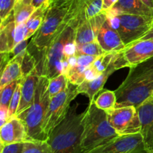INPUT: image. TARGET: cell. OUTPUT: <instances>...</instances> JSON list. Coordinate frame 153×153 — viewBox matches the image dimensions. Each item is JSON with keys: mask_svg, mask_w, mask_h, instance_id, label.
Returning a JSON list of instances; mask_svg holds the SVG:
<instances>
[{"mask_svg": "<svg viewBox=\"0 0 153 153\" xmlns=\"http://www.w3.org/2000/svg\"><path fill=\"white\" fill-rule=\"evenodd\" d=\"M82 148L84 153L105 144L120 136L111 126L105 111L99 108L94 102H89L82 118Z\"/></svg>", "mask_w": 153, "mask_h": 153, "instance_id": "cell-5", "label": "cell"}, {"mask_svg": "<svg viewBox=\"0 0 153 153\" xmlns=\"http://www.w3.org/2000/svg\"><path fill=\"white\" fill-rule=\"evenodd\" d=\"M115 91V108L137 107L153 92V57L129 67L126 79Z\"/></svg>", "mask_w": 153, "mask_h": 153, "instance_id": "cell-2", "label": "cell"}, {"mask_svg": "<svg viewBox=\"0 0 153 153\" xmlns=\"http://www.w3.org/2000/svg\"><path fill=\"white\" fill-rule=\"evenodd\" d=\"M37 61L35 58L31 53H30L26 49L22 61V78H25L30 73H32L34 70H36Z\"/></svg>", "mask_w": 153, "mask_h": 153, "instance_id": "cell-29", "label": "cell"}, {"mask_svg": "<svg viewBox=\"0 0 153 153\" xmlns=\"http://www.w3.org/2000/svg\"><path fill=\"white\" fill-rule=\"evenodd\" d=\"M73 0H61L49 4L39 29L32 36L27 49L37 60L64 25Z\"/></svg>", "mask_w": 153, "mask_h": 153, "instance_id": "cell-3", "label": "cell"}, {"mask_svg": "<svg viewBox=\"0 0 153 153\" xmlns=\"http://www.w3.org/2000/svg\"><path fill=\"white\" fill-rule=\"evenodd\" d=\"M76 14L73 0L66 22L37 59L36 71L40 76H46L50 79L63 73L64 49L67 43L75 41L76 28L80 23Z\"/></svg>", "mask_w": 153, "mask_h": 153, "instance_id": "cell-1", "label": "cell"}, {"mask_svg": "<svg viewBox=\"0 0 153 153\" xmlns=\"http://www.w3.org/2000/svg\"><path fill=\"white\" fill-rule=\"evenodd\" d=\"M22 153H52V152L47 141L29 140L24 142Z\"/></svg>", "mask_w": 153, "mask_h": 153, "instance_id": "cell-25", "label": "cell"}, {"mask_svg": "<svg viewBox=\"0 0 153 153\" xmlns=\"http://www.w3.org/2000/svg\"><path fill=\"white\" fill-rule=\"evenodd\" d=\"M36 10L32 0H18L13 10L16 25L26 22Z\"/></svg>", "mask_w": 153, "mask_h": 153, "instance_id": "cell-21", "label": "cell"}, {"mask_svg": "<svg viewBox=\"0 0 153 153\" xmlns=\"http://www.w3.org/2000/svg\"><path fill=\"white\" fill-rule=\"evenodd\" d=\"M28 39V28L25 22L16 25L14 33V46Z\"/></svg>", "mask_w": 153, "mask_h": 153, "instance_id": "cell-31", "label": "cell"}, {"mask_svg": "<svg viewBox=\"0 0 153 153\" xmlns=\"http://www.w3.org/2000/svg\"><path fill=\"white\" fill-rule=\"evenodd\" d=\"M107 17V13L102 10L95 16L82 21L76 28L75 39L76 45L90 43L97 40L99 31Z\"/></svg>", "mask_w": 153, "mask_h": 153, "instance_id": "cell-13", "label": "cell"}, {"mask_svg": "<svg viewBox=\"0 0 153 153\" xmlns=\"http://www.w3.org/2000/svg\"><path fill=\"white\" fill-rule=\"evenodd\" d=\"M106 113L111 126L119 135L137 134L141 131L140 118L134 106L114 108L106 111Z\"/></svg>", "mask_w": 153, "mask_h": 153, "instance_id": "cell-9", "label": "cell"}, {"mask_svg": "<svg viewBox=\"0 0 153 153\" xmlns=\"http://www.w3.org/2000/svg\"><path fill=\"white\" fill-rule=\"evenodd\" d=\"M105 52L100 46V43L97 40L90 43H83V44L76 45V55H93V56H100L105 54Z\"/></svg>", "mask_w": 153, "mask_h": 153, "instance_id": "cell-24", "label": "cell"}, {"mask_svg": "<svg viewBox=\"0 0 153 153\" xmlns=\"http://www.w3.org/2000/svg\"><path fill=\"white\" fill-rule=\"evenodd\" d=\"M126 67L122 51L117 52L106 70L97 79L92 81H84L81 85H78V91L79 94H85L89 99V102H93L95 100L97 94L102 91L109 76L117 70Z\"/></svg>", "mask_w": 153, "mask_h": 153, "instance_id": "cell-10", "label": "cell"}, {"mask_svg": "<svg viewBox=\"0 0 153 153\" xmlns=\"http://www.w3.org/2000/svg\"><path fill=\"white\" fill-rule=\"evenodd\" d=\"M141 133L120 135L107 143L87 153H143L144 152Z\"/></svg>", "mask_w": 153, "mask_h": 153, "instance_id": "cell-11", "label": "cell"}, {"mask_svg": "<svg viewBox=\"0 0 153 153\" xmlns=\"http://www.w3.org/2000/svg\"><path fill=\"white\" fill-rule=\"evenodd\" d=\"M32 4L36 9L42 6L48 7L49 5V0H32Z\"/></svg>", "mask_w": 153, "mask_h": 153, "instance_id": "cell-35", "label": "cell"}, {"mask_svg": "<svg viewBox=\"0 0 153 153\" xmlns=\"http://www.w3.org/2000/svg\"><path fill=\"white\" fill-rule=\"evenodd\" d=\"M100 92L101 93L100 95L94 100L96 105L99 108L102 109L105 111L114 108L117 102V96L115 91L105 90Z\"/></svg>", "mask_w": 153, "mask_h": 153, "instance_id": "cell-22", "label": "cell"}, {"mask_svg": "<svg viewBox=\"0 0 153 153\" xmlns=\"http://www.w3.org/2000/svg\"><path fill=\"white\" fill-rule=\"evenodd\" d=\"M136 108L141 124L140 133L145 152L153 153V97L146 99Z\"/></svg>", "mask_w": 153, "mask_h": 153, "instance_id": "cell-12", "label": "cell"}, {"mask_svg": "<svg viewBox=\"0 0 153 153\" xmlns=\"http://www.w3.org/2000/svg\"><path fill=\"white\" fill-rule=\"evenodd\" d=\"M19 80L13 81L10 83L4 85L3 88H0V108H5L9 109L10 100L13 95Z\"/></svg>", "mask_w": 153, "mask_h": 153, "instance_id": "cell-27", "label": "cell"}, {"mask_svg": "<svg viewBox=\"0 0 153 153\" xmlns=\"http://www.w3.org/2000/svg\"><path fill=\"white\" fill-rule=\"evenodd\" d=\"M49 82V79L47 77L40 76L32 104L26 110L16 115L25 124L28 140H48L43 131V124L51 99L48 89Z\"/></svg>", "mask_w": 153, "mask_h": 153, "instance_id": "cell-6", "label": "cell"}, {"mask_svg": "<svg viewBox=\"0 0 153 153\" xmlns=\"http://www.w3.org/2000/svg\"><path fill=\"white\" fill-rule=\"evenodd\" d=\"M68 83V78L64 73H61V74L49 79L48 89H49L50 98H52L57 94L61 93V91H64L67 88Z\"/></svg>", "mask_w": 153, "mask_h": 153, "instance_id": "cell-26", "label": "cell"}, {"mask_svg": "<svg viewBox=\"0 0 153 153\" xmlns=\"http://www.w3.org/2000/svg\"><path fill=\"white\" fill-rule=\"evenodd\" d=\"M18 0H0V19L4 22L12 13Z\"/></svg>", "mask_w": 153, "mask_h": 153, "instance_id": "cell-30", "label": "cell"}, {"mask_svg": "<svg viewBox=\"0 0 153 153\" xmlns=\"http://www.w3.org/2000/svg\"><path fill=\"white\" fill-rule=\"evenodd\" d=\"M78 104L71 106L64 120L52 131L47 142L52 153H84L82 148L84 114H78Z\"/></svg>", "mask_w": 153, "mask_h": 153, "instance_id": "cell-4", "label": "cell"}, {"mask_svg": "<svg viewBox=\"0 0 153 153\" xmlns=\"http://www.w3.org/2000/svg\"><path fill=\"white\" fill-rule=\"evenodd\" d=\"M25 52H22L16 56L13 57L7 63L5 68L1 73L0 88H3L4 85L13 82V81L22 79V61Z\"/></svg>", "mask_w": 153, "mask_h": 153, "instance_id": "cell-19", "label": "cell"}, {"mask_svg": "<svg viewBox=\"0 0 153 153\" xmlns=\"http://www.w3.org/2000/svg\"><path fill=\"white\" fill-rule=\"evenodd\" d=\"M26 140H28V134L25 124L16 116L10 118L1 126V146L16 143H24Z\"/></svg>", "mask_w": 153, "mask_h": 153, "instance_id": "cell-15", "label": "cell"}, {"mask_svg": "<svg viewBox=\"0 0 153 153\" xmlns=\"http://www.w3.org/2000/svg\"><path fill=\"white\" fill-rule=\"evenodd\" d=\"M140 1H143L146 5H147L148 7H151L153 9V0H140Z\"/></svg>", "mask_w": 153, "mask_h": 153, "instance_id": "cell-37", "label": "cell"}, {"mask_svg": "<svg viewBox=\"0 0 153 153\" xmlns=\"http://www.w3.org/2000/svg\"><path fill=\"white\" fill-rule=\"evenodd\" d=\"M148 39H153V24L152 28L149 29V31L148 32H146L140 40H148Z\"/></svg>", "mask_w": 153, "mask_h": 153, "instance_id": "cell-36", "label": "cell"}, {"mask_svg": "<svg viewBox=\"0 0 153 153\" xmlns=\"http://www.w3.org/2000/svg\"><path fill=\"white\" fill-rule=\"evenodd\" d=\"M127 67H131L153 57V39L137 40L122 50Z\"/></svg>", "mask_w": 153, "mask_h": 153, "instance_id": "cell-14", "label": "cell"}, {"mask_svg": "<svg viewBox=\"0 0 153 153\" xmlns=\"http://www.w3.org/2000/svg\"><path fill=\"white\" fill-rule=\"evenodd\" d=\"M23 79V78H22ZM20 79L18 82V85L16 86V90H15L13 95L12 97L11 100H10V105H9L8 114H9V120L13 117L16 116V112H17L18 108H19V104H20L21 100V94H22V80Z\"/></svg>", "mask_w": 153, "mask_h": 153, "instance_id": "cell-28", "label": "cell"}, {"mask_svg": "<svg viewBox=\"0 0 153 153\" xmlns=\"http://www.w3.org/2000/svg\"><path fill=\"white\" fill-rule=\"evenodd\" d=\"M61 1V0H49V4L52 2H55V1Z\"/></svg>", "mask_w": 153, "mask_h": 153, "instance_id": "cell-38", "label": "cell"}, {"mask_svg": "<svg viewBox=\"0 0 153 153\" xmlns=\"http://www.w3.org/2000/svg\"><path fill=\"white\" fill-rule=\"evenodd\" d=\"M16 22L13 13L4 21L1 22V33H0V52H10L14 48V33Z\"/></svg>", "mask_w": 153, "mask_h": 153, "instance_id": "cell-18", "label": "cell"}, {"mask_svg": "<svg viewBox=\"0 0 153 153\" xmlns=\"http://www.w3.org/2000/svg\"><path fill=\"white\" fill-rule=\"evenodd\" d=\"M79 94L78 85L69 82L64 91L50 99L43 124V131L47 138L52 130L64 120L71 107L70 104Z\"/></svg>", "mask_w": 153, "mask_h": 153, "instance_id": "cell-8", "label": "cell"}, {"mask_svg": "<svg viewBox=\"0 0 153 153\" xmlns=\"http://www.w3.org/2000/svg\"><path fill=\"white\" fill-rule=\"evenodd\" d=\"M39 79H40V76L37 74L36 70L22 79L20 104L18 108L16 114L26 110L32 104L36 90L38 85Z\"/></svg>", "mask_w": 153, "mask_h": 153, "instance_id": "cell-17", "label": "cell"}, {"mask_svg": "<svg viewBox=\"0 0 153 153\" xmlns=\"http://www.w3.org/2000/svg\"><path fill=\"white\" fill-rule=\"evenodd\" d=\"M24 143H16L1 146V153H22Z\"/></svg>", "mask_w": 153, "mask_h": 153, "instance_id": "cell-32", "label": "cell"}, {"mask_svg": "<svg viewBox=\"0 0 153 153\" xmlns=\"http://www.w3.org/2000/svg\"><path fill=\"white\" fill-rule=\"evenodd\" d=\"M48 7L42 6L39 7L34 11V13L28 18V20L25 22L27 28H28V38L32 37L36 31L39 29L43 22V17H44L45 12Z\"/></svg>", "mask_w": 153, "mask_h": 153, "instance_id": "cell-23", "label": "cell"}, {"mask_svg": "<svg viewBox=\"0 0 153 153\" xmlns=\"http://www.w3.org/2000/svg\"><path fill=\"white\" fill-rule=\"evenodd\" d=\"M28 40H23V41L20 42V43H18L16 46H14L13 50L10 52L11 56L13 57V58L16 56V55H18L19 54L22 53V52H25V50L27 49V47H28Z\"/></svg>", "mask_w": 153, "mask_h": 153, "instance_id": "cell-33", "label": "cell"}, {"mask_svg": "<svg viewBox=\"0 0 153 153\" xmlns=\"http://www.w3.org/2000/svg\"><path fill=\"white\" fill-rule=\"evenodd\" d=\"M97 40L105 52H120L126 48L120 35L111 26L108 17L99 31Z\"/></svg>", "mask_w": 153, "mask_h": 153, "instance_id": "cell-16", "label": "cell"}, {"mask_svg": "<svg viewBox=\"0 0 153 153\" xmlns=\"http://www.w3.org/2000/svg\"><path fill=\"white\" fill-rule=\"evenodd\" d=\"M118 0H102V10L108 11L117 3Z\"/></svg>", "mask_w": 153, "mask_h": 153, "instance_id": "cell-34", "label": "cell"}, {"mask_svg": "<svg viewBox=\"0 0 153 153\" xmlns=\"http://www.w3.org/2000/svg\"><path fill=\"white\" fill-rule=\"evenodd\" d=\"M152 97H153V92H152Z\"/></svg>", "mask_w": 153, "mask_h": 153, "instance_id": "cell-39", "label": "cell"}, {"mask_svg": "<svg viewBox=\"0 0 153 153\" xmlns=\"http://www.w3.org/2000/svg\"><path fill=\"white\" fill-rule=\"evenodd\" d=\"M112 8L122 13L153 16V9L146 5L140 0H118L117 3Z\"/></svg>", "mask_w": 153, "mask_h": 153, "instance_id": "cell-20", "label": "cell"}, {"mask_svg": "<svg viewBox=\"0 0 153 153\" xmlns=\"http://www.w3.org/2000/svg\"><path fill=\"white\" fill-rule=\"evenodd\" d=\"M105 12L109 22L119 33L126 46L140 40L152 26L153 16L122 13L113 8Z\"/></svg>", "mask_w": 153, "mask_h": 153, "instance_id": "cell-7", "label": "cell"}]
</instances>
